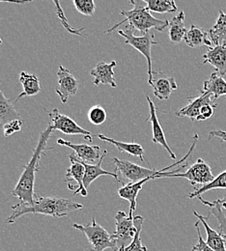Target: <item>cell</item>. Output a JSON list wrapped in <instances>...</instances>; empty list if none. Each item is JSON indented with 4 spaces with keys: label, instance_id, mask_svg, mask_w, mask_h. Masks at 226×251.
Returning a JSON list of instances; mask_svg holds the SVG:
<instances>
[{
    "label": "cell",
    "instance_id": "obj_1",
    "mask_svg": "<svg viewBox=\"0 0 226 251\" xmlns=\"http://www.w3.org/2000/svg\"><path fill=\"white\" fill-rule=\"evenodd\" d=\"M53 129L49 126L45 130L40 133L38 144L35 149H33V155L29 162L24 166V171L21 175L20 180L17 183V186L13 189L12 195L17 197L20 201V204L32 206L35 203V179L36 172L40 169L39 162L43 154L47 151L51 150L50 147H48V141L51 137Z\"/></svg>",
    "mask_w": 226,
    "mask_h": 251
},
{
    "label": "cell",
    "instance_id": "obj_2",
    "mask_svg": "<svg viewBox=\"0 0 226 251\" xmlns=\"http://www.w3.org/2000/svg\"><path fill=\"white\" fill-rule=\"evenodd\" d=\"M12 214L6 220V223H15L20 218L27 214L43 215L52 218H63L70 213L83 209V205L73 200L61 197H35L32 206L17 204L12 206Z\"/></svg>",
    "mask_w": 226,
    "mask_h": 251
},
{
    "label": "cell",
    "instance_id": "obj_3",
    "mask_svg": "<svg viewBox=\"0 0 226 251\" xmlns=\"http://www.w3.org/2000/svg\"><path fill=\"white\" fill-rule=\"evenodd\" d=\"M129 3L133 5V8L131 10L121 11V15H123L125 19L120 23L114 25L110 29L105 31V33L109 34L114 31L116 28H118L125 23H129V26H131L133 29L141 32L142 35L148 33L152 28L156 29L157 31L162 32L169 26L168 21H162L156 19L151 15L145 1L130 0Z\"/></svg>",
    "mask_w": 226,
    "mask_h": 251
},
{
    "label": "cell",
    "instance_id": "obj_4",
    "mask_svg": "<svg viewBox=\"0 0 226 251\" xmlns=\"http://www.w3.org/2000/svg\"><path fill=\"white\" fill-rule=\"evenodd\" d=\"M197 140H198V135L195 134L194 137V141H193V144L191 145V148H190V151L188 152V154L183 157L181 160L165 167V168H162V170H157L155 168H146V167H143V166H140L138 164H135L133 162H130L129 160H126V159H119L117 157H114L112 160H113V163L114 165L116 166V170L115 172H119L123 178V181H122V184L126 185V181L129 182L128 184H133V183H137V182H140L144 179H147V178H151L152 180L154 179H160L161 178V174L162 172H165L166 170L176 166V165H179L181 164L182 162H186V160L191 157L193 151L196 146V143H197ZM123 185V186H124Z\"/></svg>",
    "mask_w": 226,
    "mask_h": 251
},
{
    "label": "cell",
    "instance_id": "obj_5",
    "mask_svg": "<svg viewBox=\"0 0 226 251\" xmlns=\"http://www.w3.org/2000/svg\"><path fill=\"white\" fill-rule=\"evenodd\" d=\"M72 226L86 236L91 251H104L107 249L112 251H119L113 236L100 225L95 219L87 224L74 223Z\"/></svg>",
    "mask_w": 226,
    "mask_h": 251
},
{
    "label": "cell",
    "instance_id": "obj_6",
    "mask_svg": "<svg viewBox=\"0 0 226 251\" xmlns=\"http://www.w3.org/2000/svg\"><path fill=\"white\" fill-rule=\"evenodd\" d=\"M134 29L131 26H126L124 30H118V34L125 39V43L127 45H130L136 50H138L147 60L148 63V81L151 80L153 75V68H152V54L151 50L152 47L158 45V43L154 40V34L150 32L142 35V36H135Z\"/></svg>",
    "mask_w": 226,
    "mask_h": 251
},
{
    "label": "cell",
    "instance_id": "obj_7",
    "mask_svg": "<svg viewBox=\"0 0 226 251\" xmlns=\"http://www.w3.org/2000/svg\"><path fill=\"white\" fill-rule=\"evenodd\" d=\"M50 125L53 130H60L69 135H83L84 139L88 142L93 141V135L87 129H84L76 124L72 118L62 114L57 108H54L49 113Z\"/></svg>",
    "mask_w": 226,
    "mask_h": 251
},
{
    "label": "cell",
    "instance_id": "obj_8",
    "mask_svg": "<svg viewBox=\"0 0 226 251\" xmlns=\"http://www.w3.org/2000/svg\"><path fill=\"white\" fill-rule=\"evenodd\" d=\"M168 178H185L194 188L196 186H206L215 179L210 165L201 158H198L185 172L170 175Z\"/></svg>",
    "mask_w": 226,
    "mask_h": 251
},
{
    "label": "cell",
    "instance_id": "obj_9",
    "mask_svg": "<svg viewBox=\"0 0 226 251\" xmlns=\"http://www.w3.org/2000/svg\"><path fill=\"white\" fill-rule=\"evenodd\" d=\"M116 232L112 234L117 243L119 251H124L128 243L132 242L136 233V227L133 224V218L127 216L125 212L119 211L115 216Z\"/></svg>",
    "mask_w": 226,
    "mask_h": 251
},
{
    "label": "cell",
    "instance_id": "obj_10",
    "mask_svg": "<svg viewBox=\"0 0 226 251\" xmlns=\"http://www.w3.org/2000/svg\"><path fill=\"white\" fill-rule=\"evenodd\" d=\"M148 82L153 88L154 95L161 100H167L172 91L178 89L174 77L166 75L163 72L153 71L152 78Z\"/></svg>",
    "mask_w": 226,
    "mask_h": 251
},
{
    "label": "cell",
    "instance_id": "obj_11",
    "mask_svg": "<svg viewBox=\"0 0 226 251\" xmlns=\"http://www.w3.org/2000/svg\"><path fill=\"white\" fill-rule=\"evenodd\" d=\"M58 87L56 94L59 96L62 103H67L71 96H75L78 91V81L71 74V72L63 66H60L57 72Z\"/></svg>",
    "mask_w": 226,
    "mask_h": 251
},
{
    "label": "cell",
    "instance_id": "obj_12",
    "mask_svg": "<svg viewBox=\"0 0 226 251\" xmlns=\"http://www.w3.org/2000/svg\"><path fill=\"white\" fill-rule=\"evenodd\" d=\"M70 160H71V166L68 168L66 172V181L68 184H71L73 181L75 183L76 189L74 192V195L76 194H81L83 197H87V189L84 188L83 185V179H84V174H85V168L83 164L77 159L75 157V153L71 154L70 156Z\"/></svg>",
    "mask_w": 226,
    "mask_h": 251
},
{
    "label": "cell",
    "instance_id": "obj_13",
    "mask_svg": "<svg viewBox=\"0 0 226 251\" xmlns=\"http://www.w3.org/2000/svg\"><path fill=\"white\" fill-rule=\"evenodd\" d=\"M57 144L73 149L75 157H77L79 160L90 163V164H96L101 157L100 148L98 145L90 146L86 144H75V143L64 140L62 138L57 139Z\"/></svg>",
    "mask_w": 226,
    "mask_h": 251
},
{
    "label": "cell",
    "instance_id": "obj_14",
    "mask_svg": "<svg viewBox=\"0 0 226 251\" xmlns=\"http://www.w3.org/2000/svg\"><path fill=\"white\" fill-rule=\"evenodd\" d=\"M146 99L148 100L149 103V108H150V115L149 117L146 119V122H151L152 125V131H153V142L156 144H160L162 147L167 151V153L169 154V156L173 159H176V155L172 152V150L170 149L169 145L167 144L165 135H164V131L162 129L161 123L158 119L157 116V108L155 106L154 101L151 100V98L149 96H146Z\"/></svg>",
    "mask_w": 226,
    "mask_h": 251
},
{
    "label": "cell",
    "instance_id": "obj_15",
    "mask_svg": "<svg viewBox=\"0 0 226 251\" xmlns=\"http://www.w3.org/2000/svg\"><path fill=\"white\" fill-rule=\"evenodd\" d=\"M116 65L117 63L115 61L110 63L101 61L98 63L96 67L90 72V75L93 77V84L95 86L104 84L109 85L112 88H116L117 83L114 78V68Z\"/></svg>",
    "mask_w": 226,
    "mask_h": 251
},
{
    "label": "cell",
    "instance_id": "obj_16",
    "mask_svg": "<svg viewBox=\"0 0 226 251\" xmlns=\"http://www.w3.org/2000/svg\"><path fill=\"white\" fill-rule=\"evenodd\" d=\"M107 154V151L104 150L103 153L101 154V157L100 158V160L98 161L96 164H90V163H87V162H84V161H81L78 160L83 164L84 168H85V174H84V179H83V185H84V188L87 189V188H89V186L95 181L97 180L99 177L100 176H110L112 178H114L118 183H120V180H119V175L116 173V172H110V171H106L104 170L102 167H101V162L103 160V158L105 157V155Z\"/></svg>",
    "mask_w": 226,
    "mask_h": 251
},
{
    "label": "cell",
    "instance_id": "obj_17",
    "mask_svg": "<svg viewBox=\"0 0 226 251\" xmlns=\"http://www.w3.org/2000/svg\"><path fill=\"white\" fill-rule=\"evenodd\" d=\"M212 101H215L213 96L202 91L200 96L194 97V98H190L189 99V103L186 106H184L183 108H181L178 112H176V116H178V117H188L192 121H196L198 116H199L200 109L205 104H207L209 102H212Z\"/></svg>",
    "mask_w": 226,
    "mask_h": 251
},
{
    "label": "cell",
    "instance_id": "obj_18",
    "mask_svg": "<svg viewBox=\"0 0 226 251\" xmlns=\"http://www.w3.org/2000/svg\"><path fill=\"white\" fill-rule=\"evenodd\" d=\"M203 63L215 67L221 75H226V42L208 48L207 52L203 55Z\"/></svg>",
    "mask_w": 226,
    "mask_h": 251
},
{
    "label": "cell",
    "instance_id": "obj_19",
    "mask_svg": "<svg viewBox=\"0 0 226 251\" xmlns=\"http://www.w3.org/2000/svg\"><path fill=\"white\" fill-rule=\"evenodd\" d=\"M152 179L151 178H147V179H144L140 182H137V183H133V184H126L124 185L122 188L118 189V195L122 198V199H125L127 201H129V217H132V213L136 210V199H137V196H138V193L139 191L142 189L143 186L151 181Z\"/></svg>",
    "mask_w": 226,
    "mask_h": 251
},
{
    "label": "cell",
    "instance_id": "obj_20",
    "mask_svg": "<svg viewBox=\"0 0 226 251\" xmlns=\"http://www.w3.org/2000/svg\"><path fill=\"white\" fill-rule=\"evenodd\" d=\"M194 215L200 221V223L203 224L205 231L207 233V239H206V244L215 251H226V242L223 236L216 230L210 227L208 224L207 220H209L208 216L207 218H204L203 216L199 215L197 212H194Z\"/></svg>",
    "mask_w": 226,
    "mask_h": 251
},
{
    "label": "cell",
    "instance_id": "obj_21",
    "mask_svg": "<svg viewBox=\"0 0 226 251\" xmlns=\"http://www.w3.org/2000/svg\"><path fill=\"white\" fill-rule=\"evenodd\" d=\"M97 137L103 142H107L114 145L119 152L127 153L129 156L138 157L142 162L144 161V149L140 144H137L134 142H130V143L121 142L113 138H109L103 134H98Z\"/></svg>",
    "mask_w": 226,
    "mask_h": 251
},
{
    "label": "cell",
    "instance_id": "obj_22",
    "mask_svg": "<svg viewBox=\"0 0 226 251\" xmlns=\"http://www.w3.org/2000/svg\"><path fill=\"white\" fill-rule=\"evenodd\" d=\"M184 40L186 44L193 49L200 48L201 46H206L208 48H211L213 46L208 31L195 25H193L188 30Z\"/></svg>",
    "mask_w": 226,
    "mask_h": 251
},
{
    "label": "cell",
    "instance_id": "obj_23",
    "mask_svg": "<svg viewBox=\"0 0 226 251\" xmlns=\"http://www.w3.org/2000/svg\"><path fill=\"white\" fill-rule=\"evenodd\" d=\"M168 35L170 42L173 44H179L185 39L187 28L185 26V12L181 11L170 22L168 26Z\"/></svg>",
    "mask_w": 226,
    "mask_h": 251
},
{
    "label": "cell",
    "instance_id": "obj_24",
    "mask_svg": "<svg viewBox=\"0 0 226 251\" xmlns=\"http://www.w3.org/2000/svg\"><path fill=\"white\" fill-rule=\"evenodd\" d=\"M202 91L212 95L216 100L220 97L226 95V79L218 72L213 73L210 78L204 82Z\"/></svg>",
    "mask_w": 226,
    "mask_h": 251
},
{
    "label": "cell",
    "instance_id": "obj_25",
    "mask_svg": "<svg viewBox=\"0 0 226 251\" xmlns=\"http://www.w3.org/2000/svg\"><path fill=\"white\" fill-rule=\"evenodd\" d=\"M20 82L23 84L24 92L18 96V98L15 100V102L19 101L20 99L24 97H32L39 94L41 91L40 79L37 75L33 74L22 72L20 75Z\"/></svg>",
    "mask_w": 226,
    "mask_h": 251
},
{
    "label": "cell",
    "instance_id": "obj_26",
    "mask_svg": "<svg viewBox=\"0 0 226 251\" xmlns=\"http://www.w3.org/2000/svg\"><path fill=\"white\" fill-rule=\"evenodd\" d=\"M197 198L201 201V203L203 205L210 208V215L212 214L218 220V222H219V233L225 239L226 248V216L225 212H224L225 209L223 208V205H222L220 199L211 202V201L204 200L202 198V196H199Z\"/></svg>",
    "mask_w": 226,
    "mask_h": 251
},
{
    "label": "cell",
    "instance_id": "obj_27",
    "mask_svg": "<svg viewBox=\"0 0 226 251\" xmlns=\"http://www.w3.org/2000/svg\"><path fill=\"white\" fill-rule=\"evenodd\" d=\"M12 100L7 99L0 89V126H4L11 121L21 119L20 113L15 108Z\"/></svg>",
    "mask_w": 226,
    "mask_h": 251
},
{
    "label": "cell",
    "instance_id": "obj_28",
    "mask_svg": "<svg viewBox=\"0 0 226 251\" xmlns=\"http://www.w3.org/2000/svg\"><path fill=\"white\" fill-rule=\"evenodd\" d=\"M210 40L213 45L219 46L226 42V14L223 10H219V17L215 25L208 30Z\"/></svg>",
    "mask_w": 226,
    "mask_h": 251
},
{
    "label": "cell",
    "instance_id": "obj_29",
    "mask_svg": "<svg viewBox=\"0 0 226 251\" xmlns=\"http://www.w3.org/2000/svg\"><path fill=\"white\" fill-rule=\"evenodd\" d=\"M145 3L150 12L158 14L174 13L177 11L176 3L173 0H146Z\"/></svg>",
    "mask_w": 226,
    "mask_h": 251
},
{
    "label": "cell",
    "instance_id": "obj_30",
    "mask_svg": "<svg viewBox=\"0 0 226 251\" xmlns=\"http://www.w3.org/2000/svg\"><path fill=\"white\" fill-rule=\"evenodd\" d=\"M220 188H226V170L222 172L218 177H215V179L208 185L203 186L201 188H196L194 192H191L188 195V197L191 199L195 198V197H199L209 190L220 189Z\"/></svg>",
    "mask_w": 226,
    "mask_h": 251
},
{
    "label": "cell",
    "instance_id": "obj_31",
    "mask_svg": "<svg viewBox=\"0 0 226 251\" xmlns=\"http://www.w3.org/2000/svg\"><path fill=\"white\" fill-rule=\"evenodd\" d=\"M143 222H144V218L141 216H136L133 218V224L136 227V233L132 242L128 247L125 248L124 251H148L147 248L142 244V241L140 238Z\"/></svg>",
    "mask_w": 226,
    "mask_h": 251
},
{
    "label": "cell",
    "instance_id": "obj_32",
    "mask_svg": "<svg viewBox=\"0 0 226 251\" xmlns=\"http://www.w3.org/2000/svg\"><path fill=\"white\" fill-rule=\"evenodd\" d=\"M88 120L93 125H102L107 119V113L105 109L100 105L92 106L87 113Z\"/></svg>",
    "mask_w": 226,
    "mask_h": 251
},
{
    "label": "cell",
    "instance_id": "obj_33",
    "mask_svg": "<svg viewBox=\"0 0 226 251\" xmlns=\"http://www.w3.org/2000/svg\"><path fill=\"white\" fill-rule=\"evenodd\" d=\"M75 9L82 15L91 17L95 14L96 4L93 0H74Z\"/></svg>",
    "mask_w": 226,
    "mask_h": 251
},
{
    "label": "cell",
    "instance_id": "obj_34",
    "mask_svg": "<svg viewBox=\"0 0 226 251\" xmlns=\"http://www.w3.org/2000/svg\"><path fill=\"white\" fill-rule=\"evenodd\" d=\"M54 4H55V6H56L55 11H56L57 17H58L59 20L61 21V24H62V25H63V27H64L65 29H66L67 31L70 32L71 34L80 36V35H81V32L84 30V28L75 29V27H73V26L69 24V22H68V20H67V18H66V16H65L64 11H63V9H62L61 6H60V3H59L58 1H55Z\"/></svg>",
    "mask_w": 226,
    "mask_h": 251
},
{
    "label": "cell",
    "instance_id": "obj_35",
    "mask_svg": "<svg viewBox=\"0 0 226 251\" xmlns=\"http://www.w3.org/2000/svg\"><path fill=\"white\" fill-rule=\"evenodd\" d=\"M218 106V104L215 102V101H212V102H209L207 104H205L201 109H200V112H199V116L197 118L196 121L200 122V121H205L209 118H211L214 114V111H215V108Z\"/></svg>",
    "mask_w": 226,
    "mask_h": 251
},
{
    "label": "cell",
    "instance_id": "obj_36",
    "mask_svg": "<svg viewBox=\"0 0 226 251\" xmlns=\"http://www.w3.org/2000/svg\"><path fill=\"white\" fill-rule=\"evenodd\" d=\"M23 124H24V120L22 119H18V120H14L9 122L8 124L3 126V131H4V136L8 137L16 132H19L22 130L23 127Z\"/></svg>",
    "mask_w": 226,
    "mask_h": 251
},
{
    "label": "cell",
    "instance_id": "obj_37",
    "mask_svg": "<svg viewBox=\"0 0 226 251\" xmlns=\"http://www.w3.org/2000/svg\"><path fill=\"white\" fill-rule=\"evenodd\" d=\"M199 224H200V221L198 220L196 223H195V229H196V232H197V235H198V243L196 246H194L193 251H215L214 250H212L207 244L206 242L203 240L202 236H201V233H200V228H199Z\"/></svg>",
    "mask_w": 226,
    "mask_h": 251
},
{
    "label": "cell",
    "instance_id": "obj_38",
    "mask_svg": "<svg viewBox=\"0 0 226 251\" xmlns=\"http://www.w3.org/2000/svg\"><path fill=\"white\" fill-rule=\"evenodd\" d=\"M217 137L222 139L224 142H226V132L224 130H212L209 132V139Z\"/></svg>",
    "mask_w": 226,
    "mask_h": 251
},
{
    "label": "cell",
    "instance_id": "obj_39",
    "mask_svg": "<svg viewBox=\"0 0 226 251\" xmlns=\"http://www.w3.org/2000/svg\"><path fill=\"white\" fill-rule=\"evenodd\" d=\"M29 1H5V0H0V3H12V4H26Z\"/></svg>",
    "mask_w": 226,
    "mask_h": 251
},
{
    "label": "cell",
    "instance_id": "obj_40",
    "mask_svg": "<svg viewBox=\"0 0 226 251\" xmlns=\"http://www.w3.org/2000/svg\"><path fill=\"white\" fill-rule=\"evenodd\" d=\"M220 201H221V203H222V205H223V208L226 209V193L222 199H220Z\"/></svg>",
    "mask_w": 226,
    "mask_h": 251
},
{
    "label": "cell",
    "instance_id": "obj_41",
    "mask_svg": "<svg viewBox=\"0 0 226 251\" xmlns=\"http://www.w3.org/2000/svg\"><path fill=\"white\" fill-rule=\"evenodd\" d=\"M2 44V40H1V38H0V45Z\"/></svg>",
    "mask_w": 226,
    "mask_h": 251
},
{
    "label": "cell",
    "instance_id": "obj_42",
    "mask_svg": "<svg viewBox=\"0 0 226 251\" xmlns=\"http://www.w3.org/2000/svg\"></svg>",
    "mask_w": 226,
    "mask_h": 251
}]
</instances>
